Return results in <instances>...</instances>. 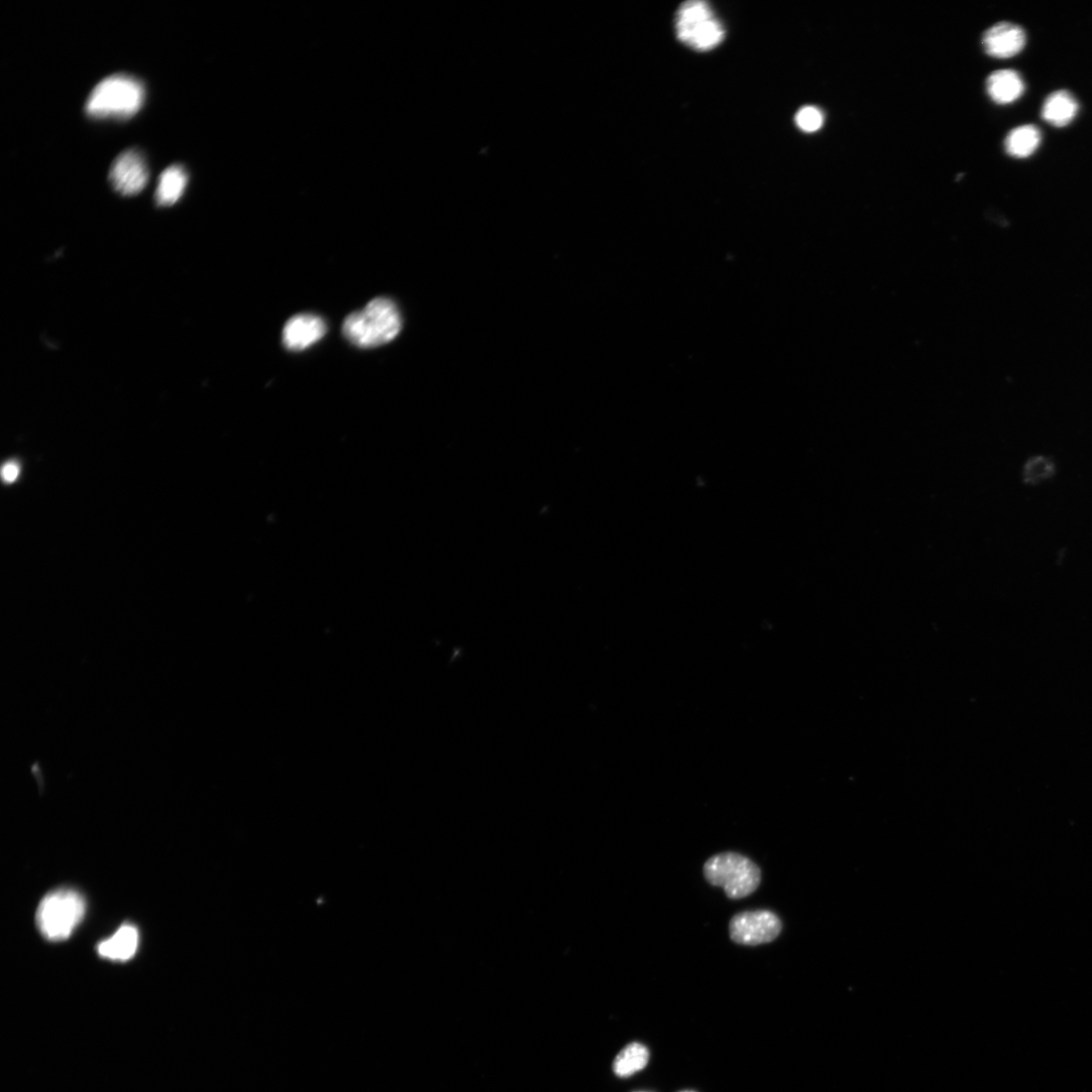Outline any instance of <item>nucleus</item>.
Instances as JSON below:
<instances>
[{"mask_svg":"<svg viewBox=\"0 0 1092 1092\" xmlns=\"http://www.w3.org/2000/svg\"><path fill=\"white\" fill-rule=\"evenodd\" d=\"M139 946V932L130 924L122 926L115 935L97 946L98 955L104 959L126 962L137 953Z\"/></svg>","mask_w":1092,"mask_h":1092,"instance_id":"obj_10","label":"nucleus"},{"mask_svg":"<svg viewBox=\"0 0 1092 1092\" xmlns=\"http://www.w3.org/2000/svg\"><path fill=\"white\" fill-rule=\"evenodd\" d=\"M20 472L21 469L17 463L9 462L3 467L2 478L5 483L13 484L18 480Z\"/></svg>","mask_w":1092,"mask_h":1092,"instance_id":"obj_18","label":"nucleus"},{"mask_svg":"<svg viewBox=\"0 0 1092 1092\" xmlns=\"http://www.w3.org/2000/svg\"><path fill=\"white\" fill-rule=\"evenodd\" d=\"M635 1092H648V1091H635Z\"/></svg>","mask_w":1092,"mask_h":1092,"instance_id":"obj_20","label":"nucleus"},{"mask_svg":"<svg viewBox=\"0 0 1092 1092\" xmlns=\"http://www.w3.org/2000/svg\"><path fill=\"white\" fill-rule=\"evenodd\" d=\"M1027 36L1022 27L1008 22L990 28L982 38L986 52L996 58H1010L1026 46Z\"/></svg>","mask_w":1092,"mask_h":1092,"instance_id":"obj_9","label":"nucleus"},{"mask_svg":"<svg viewBox=\"0 0 1092 1092\" xmlns=\"http://www.w3.org/2000/svg\"><path fill=\"white\" fill-rule=\"evenodd\" d=\"M707 883L724 891L732 901L751 896L760 886L761 871L749 858L724 852L710 857L703 866Z\"/></svg>","mask_w":1092,"mask_h":1092,"instance_id":"obj_3","label":"nucleus"},{"mask_svg":"<svg viewBox=\"0 0 1092 1092\" xmlns=\"http://www.w3.org/2000/svg\"><path fill=\"white\" fill-rule=\"evenodd\" d=\"M145 96V86L140 80L131 75L116 74L101 80L93 88L85 111L93 119L125 120L140 111Z\"/></svg>","mask_w":1092,"mask_h":1092,"instance_id":"obj_1","label":"nucleus"},{"mask_svg":"<svg viewBox=\"0 0 1092 1092\" xmlns=\"http://www.w3.org/2000/svg\"><path fill=\"white\" fill-rule=\"evenodd\" d=\"M109 180L123 195L140 193L149 180V170L144 156L135 149L127 150L113 163Z\"/></svg>","mask_w":1092,"mask_h":1092,"instance_id":"obj_7","label":"nucleus"},{"mask_svg":"<svg viewBox=\"0 0 1092 1092\" xmlns=\"http://www.w3.org/2000/svg\"><path fill=\"white\" fill-rule=\"evenodd\" d=\"M648 1060V1049L641 1043H631L616 1056L613 1070L619 1077H629L641 1071L647 1065Z\"/></svg>","mask_w":1092,"mask_h":1092,"instance_id":"obj_15","label":"nucleus"},{"mask_svg":"<svg viewBox=\"0 0 1092 1092\" xmlns=\"http://www.w3.org/2000/svg\"><path fill=\"white\" fill-rule=\"evenodd\" d=\"M1040 129L1035 125H1023L1010 132L1005 146L1007 152L1017 158H1026L1032 155L1041 143Z\"/></svg>","mask_w":1092,"mask_h":1092,"instance_id":"obj_14","label":"nucleus"},{"mask_svg":"<svg viewBox=\"0 0 1092 1092\" xmlns=\"http://www.w3.org/2000/svg\"><path fill=\"white\" fill-rule=\"evenodd\" d=\"M1055 473V466L1045 457L1033 458L1026 464L1023 477L1027 484L1037 485L1050 479Z\"/></svg>","mask_w":1092,"mask_h":1092,"instance_id":"obj_16","label":"nucleus"},{"mask_svg":"<svg viewBox=\"0 0 1092 1092\" xmlns=\"http://www.w3.org/2000/svg\"><path fill=\"white\" fill-rule=\"evenodd\" d=\"M679 1092H696V1091H692V1090H683V1091H679Z\"/></svg>","mask_w":1092,"mask_h":1092,"instance_id":"obj_19","label":"nucleus"},{"mask_svg":"<svg viewBox=\"0 0 1092 1092\" xmlns=\"http://www.w3.org/2000/svg\"><path fill=\"white\" fill-rule=\"evenodd\" d=\"M188 181L186 170L180 165L165 169L159 177L155 199L160 206L175 203L183 194Z\"/></svg>","mask_w":1092,"mask_h":1092,"instance_id":"obj_13","label":"nucleus"},{"mask_svg":"<svg viewBox=\"0 0 1092 1092\" xmlns=\"http://www.w3.org/2000/svg\"><path fill=\"white\" fill-rule=\"evenodd\" d=\"M1078 112V102L1067 90H1057L1051 93L1045 100L1042 108V117L1055 127H1064L1070 124Z\"/></svg>","mask_w":1092,"mask_h":1092,"instance_id":"obj_12","label":"nucleus"},{"mask_svg":"<svg viewBox=\"0 0 1092 1092\" xmlns=\"http://www.w3.org/2000/svg\"><path fill=\"white\" fill-rule=\"evenodd\" d=\"M824 115L820 108L807 105L799 109L795 117L797 127L806 133L818 131L824 125Z\"/></svg>","mask_w":1092,"mask_h":1092,"instance_id":"obj_17","label":"nucleus"},{"mask_svg":"<svg viewBox=\"0 0 1092 1092\" xmlns=\"http://www.w3.org/2000/svg\"><path fill=\"white\" fill-rule=\"evenodd\" d=\"M402 330L401 314L389 299L378 298L350 315L344 324L346 338L363 349L377 348L394 341Z\"/></svg>","mask_w":1092,"mask_h":1092,"instance_id":"obj_2","label":"nucleus"},{"mask_svg":"<svg viewBox=\"0 0 1092 1092\" xmlns=\"http://www.w3.org/2000/svg\"><path fill=\"white\" fill-rule=\"evenodd\" d=\"M326 332L327 327L322 318L312 314L297 315L284 328V345L290 351L301 352L320 342Z\"/></svg>","mask_w":1092,"mask_h":1092,"instance_id":"obj_8","label":"nucleus"},{"mask_svg":"<svg viewBox=\"0 0 1092 1092\" xmlns=\"http://www.w3.org/2000/svg\"><path fill=\"white\" fill-rule=\"evenodd\" d=\"M987 89L995 102L1008 104L1022 96L1025 91V83L1017 71L1003 69L990 75L987 81Z\"/></svg>","mask_w":1092,"mask_h":1092,"instance_id":"obj_11","label":"nucleus"},{"mask_svg":"<svg viewBox=\"0 0 1092 1092\" xmlns=\"http://www.w3.org/2000/svg\"><path fill=\"white\" fill-rule=\"evenodd\" d=\"M86 911L82 896L69 889L48 894L40 903L36 922L40 933L49 941L68 939L82 922Z\"/></svg>","mask_w":1092,"mask_h":1092,"instance_id":"obj_4","label":"nucleus"},{"mask_svg":"<svg viewBox=\"0 0 1092 1092\" xmlns=\"http://www.w3.org/2000/svg\"><path fill=\"white\" fill-rule=\"evenodd\" d=\"M782 928L780 918L771 911L743 912L730 920L729 936L737 945L755 947L774 942Z\"/></svg>","mask_w":1092,"mask_h":1092,"instance_id":"obj_6","label":"nucleus"},{"mask_svg":"<svg viewBox=\"0 0 1092 1092\" xmlns=\"http://www.w3.org/2000/svg\"><path fill=\"white\" fill-rule=\"evenodd\" d=\"M675 28L680 42L702 52L719 46L725 36L724 28L711 7L702 0H691L679 8Z\"/></svg>","mask_w":1092,"mask_h":1092,"instance_id":"obj_5","label":"nucleus"}]
</instances>
